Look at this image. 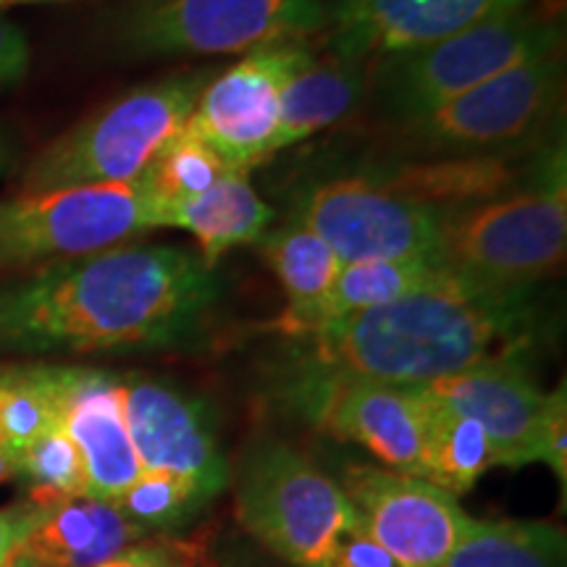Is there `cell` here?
<instances>
[{"label": "cell", "instance_id": "1", "mask_svg": "<svg viewBox=\"0 0 567 567\" xmlns=\"http://www.w3.org/2000/svg\"><path fill=\"white\" fill-rule=\"evenodd\" d=\"M221 297L200 252L126 243L0 281V354L182 350Z\"/></svg>", "mask_w": 567, "mask_h": 567}, {"label": "cell", "instance_id": "2", "mask_svg": "<svg viewBox=\"0 0 567 567\" xmlns=\"http://www.w3.org/2000/svg\"><path fill=\"white\" fill-rule=\"evenodd\" d=\"M536 313V284L502 287L444 268L402 300L300 337L292 375L429 384L486 360L526 354Z\"/></svg>", "mask_w": 567, "mask_h": 567}, {"label": "cell", "instance_id": "3", "mask_svg": "<svg viewBox=\"0 0 567 567\" xmlns=\"http://www.w3.org/2000/svg\"><path fill=\"white\" fill-rule=\"evenodd\" d=\"M565 172V142H551L513 193L442 213V266L502 287L538 284L555 271L567 250Z\"/></svg>", "mask_w": 567, "mask_h": 567}, {"label": "cell", "instance_id": "4", "mask_svg": "<svg viewBox=\"0 0 567 567\" xmlns=\"http://www.w3.org/2000/svg\"><path fill=\"white\" fill-rule=\"evenodd\" d=\"M210 74V69L172 74L105 103L34 155L21 174L19 193L140 179L161 147L187 124Z\"/></svg>", "mask_w": 567, "mask_h": 567}, {"label": "cell", "instance_id": "5", "mask_svg": "<svg viewBox=\"0 0 567 567\" xmlns=\"http://www.w3.org/2000/svg\"><path fill=\"white\" fill-rule=\"evenodd\" d=\"M559 48L563 27L555 19L530 9L505 13L431 45L373 61L375 103L389 118L408 124Z\"/></svg>", "mask_w": 567, "mask_h": 567}, {"label": "cell", "instance_id": "6", "mask_svg": "<svg viewBox=\"0 0 567 567\" xmlns=\"http://www.w3.org/2000/svg\"><path fill=\"white\" fill-rule=\"evenodd\" d=\"M234 515L255 542L295 567H318L339 536L363 528L342 486L274 439L255 444L239 465Z\"/></svg>", "mask_w": 567, "mask_h": 567}, {"label": "cell", "instance_id": "7", "mask_svg": "<svg viewBox=\"0 0 567 567\" xmlns=\"http://www.w3.org/2000/svg\"><path fill=\"white\" fill-rule=\"evenodd\" d=\"M151 229L153 205L142 179L19 193L0 200V271L103 252Z\"/></svg>", "mask_w": 567, "mask_h": 567}, {"label": "cell", "instance_id": "8", "mask_svg": "<svg viewBox=\"0 0 567 567\" xmlns=\"http://www.w3.org/2000/svg\"><path fill=\"white\" fill-rule=\"evenodd\" d=\"M323 30V0H134L118 40L140 59L234 55Z\"/></svg>", "mask_w": 567, "mask_h": 567}, {"label": "cell", "instance_id": "9", "mask_svg": "<svg viewBox=\"0 0 567 567\" xmlns=\"http://www.w3.org/2000/svg\"><path fill=\"white\" fill-rule=\"evenodd\" d=\"M342 264L431 260L442 266V213L389 193L371 176H339L300 189L292 216Z\"/></svg>", "mask_w": 567, "mask_h": 567}, {"label": "cell", "instance_id": "10", "mask_svg": "<svg viewBox=\"0 0 567 567\" xmlns=\"http://www.w3.org/2000/svg\"><path fill=\"white\" fill-rule=\"evenodd\" d=\"M565 84L563 55L534 59L494 76L442 109L400 124L423 155L494 153L520 147L555 113Z\"/></svg>", "mask_w": 567, "mask_h": 567}, {"label": "cell", "instance_id": "11", "mask_svg": "<svg viewBox=\"0 0 567 567\" xmlns=\"http://www.w3.org/2000/svg\"><path fill=\"white\" fill-rule=\"evenodd\" d=\"M316 61L305 40H284L245 53L234 66L205 82L187 130L216 151L231 172L250 174L266 163V147L279 122L281 92Z\"/></svg>", "mask_w": 567, "mask_h": 567}, {"label": "cell", "instance_id": "12", "mask_svg": "<svg viewBox=\"0 0 567 567\" xmlns=\"http://www.w3.org/2000/svg\"><path fill=\"white\" fill-rule=\"evenodd\" d=\"M287 394L326 434L360 444L386 471L423 478L425 405L415 386L292 375Z\"/></svg>", "mask_w": 567, "mask_h": 567}, {"label": "cell", "instance_id": "13", "mask_svg": "<svg viewBox=\"0 0 567 567\" xmlns=\"http://www.w3.org/2000/svg\"><path fill=\"white\" fill-rule=\"evenodd\" d=\"M339 486L365 534L402 567H442L473 520L457 496L381 465L350 463Z\"/></svg>", "mask_w": 567, "mask_h": 567}, {"label": "cell", "instance_id": "14", "mask_svg": "<svg viewBox=\"0 0 567 567\" xmlns=\"http://www.w3.org/2000/svg\"><path fill=\"white\" fill-rule=\"evenodd\" d=\"M122 386L126 429L142 471L176 473L216 499L229 486L231 471L208 402L151 375L132 373Z\"/></svg>", "mask_w": 567, "mask_h": 567}, {"label": "cell", "instance_id": "15", "mask_svg": "<svg viewBox=\"0 0 567 567\" xmlns=\"http://www.w3.org/2000/svg\"><path fill=\"white\" fill-rule=\"evenodd\" d=\"M528 6L530 0H323L321 32L337 61L363 66Z\"/></svg>", "mask_w": 567, "mask_h": 567}, {"label": "cell", "instance_id": "16", "mask_svg": "<svg viewBox=\"0 0 567 567\" xmlns=\"http://www.w3.org/2000/svg\"><path fill=\"white\" fill-rule=\"evenodd\" d=\"M415 389L436 405L476 421L492 444L496 465L536 463L547 394L530 375L526 354L486 360Z\"/></svg>", "mask_w": 567, "mask_h": 567}, {"label": "cell", "instance_id": "17", "mask_svg": "<svg viewBox=\"0 0 567 567\" xmlns=\"http://www.w3.org/2000/svg\"><path fill=\"white\" fill-rule=\"evenodd\" d=\"M45 365L61 429L82 455L87 496L113 502L142 473L124 415L122 379L80 365Z\"/></svg>", "mask_w": 567, "mask_h": 567}, {"label": "cell", "instance_id": "18", "mask_svg": "<svg viewBox=\"0 0 567 567\" xmlns=\"http://www.w3.org/2000/svg\"><path fill=\"white\" fill-rule=\"evenodd\" d=\"M544 147L494 153L425 155L421 161L396 163L392 168H375L371 176L389 193L405 197L423 208L452 213L502 197L534 176Z\"/></svg>", "mask_w": 567, "mask_h": 567}, {"label": "cell", "instance_id": "19", "mask_svg": "<svg viewBox=\"0 0 567 567\" xmlns=\"http://www.w3.org/2000/svg\"><path fill=\"white\" fill-rule=\"evenodd\" d=\"M142 538L113 502L76 496L48 509L6 567H97Z\"/></svg>", "mask_w": 567, "mask_h": 567}, {"label": "cell", "instance_id": "20", "mask_svg": "<svg viewBox=\"0 0 567 567\" xmlns=\"http://www.w3.org/2000/svg\"><path fill=\"white\" fill-rule=\"evenodd\" d=\"M153 224L193 234L205 266L216 268L234 247L255 245L271 229L274 208L255 193L250 174L229 172L200 195L155 208Z\"/></svg>", "mask_w": 567, "mask_h": 567}, {"label": "cell", "instance_id": "21", "mask_svg": "<svg viewBox=\"0 0 567 567\" xmlns=\"http://www.w3.org/2000/svg\"><path fill=\"white\" fill-rule=\"evenodd\" d=\"M255 245L287 295L281 329L292 337L310 334L318 310L344 264L313 229L297 218L271 226Z\"/></svg>", "mask_w": 567, "mask_h": 567}, {"label": "cell", "instance_id": "22", "mask_svg": "<svg viewBox=\"0 0 567 567\" xmlns=\"http://www.w3.org/2000/svg\"><path fill=\"white\" fill-rule=\"evenodd\" d=\"M363 66L337 59L313 61L295 74L281 92L279 122L266 147V161L344 118L363 95Z\"/></svg>", "mask_w": 567, "mask_h": 567}, {"label": "cell", "instance_id": "23", "mask_svg": "<svg viewBox=\"0 0 567 567\" xmlns=\"http://www.w3.org/2000/svg\"><path fill=\"white\" fill-rule=\"evenodd\" d=\"M421 400L425 405L423 481L452 496H463L478 484L488 467L496 465L492 444L476 421L436 405L423 394Z\"/></svg>", "mask_w": 567, "mask_h": 567}, {"label": "cell", "instance_id": "24", "mask_svg": "<svg viewBox=\"0 0 567 567\" xmlns=\"http://www.w3.org/2000/svg\"><path fill=\"white\" fill-rule=\"evenodd\" d=\"M442 271L444 266L431 264V260H360V264H344L329 297L318 310L310 334L337 321H344V318L402 300V297L413 295L425 284L439 279Z\"/></svg>", "mask_w": 567, "mask_h": 567}, {"label": "cell", "instance_id": "25", "mask_svg": "<svg viewBox=\"0 0 567 567\" xmlns=\"http://www.w3.org/2000/svg\"><path fill=\"white\" fill-rule=\"evenodd\" d=\"M442 567H565V534L549 523L471 520Z\"/></svg>", "mask_w": 567, "mask_h": 567}, {"label": "cell", "instance_id": "26", "mask_svg": "<svg viewBox=\"0 0 567 567\" xmlns=\"http://www.w3.org/2000/svg\"><path fill=\"white\" fill-rule=\"evenodd\" d=\"M231 168L218 155L208 142H203L187 124L174 134L161 153L151 161V166L142 172V184L151 195L153 213L163 205L187 200V197L200 195L205 189L221 182ZM155 226V224H153Z\"/></svg>", "mask_w": 567, "mask_h": 567}, {"label": "cell", "instance_id": "27", "mask_svg": "<svg viewBox=\"0 0 567 567\" xmlns=\"http://www.w3.org/2000/svg\"><path fill=\"white\" fill-rule=\"evenodd\" d=\"M210 502V496L189 478L166 471H142L113 505L142 534L158 536L187 528Z\"/></svg>", "mask_w": 567, "mask_h": 567}, {"label": "cell", "instance_id": "28", "mask_svg": "<svg viewBox=\"0 0 567 567\" xmlns=\"http://www.w3.org/2000/svg\"><path fill=\"white\" fill-rule=\"evenodd\" d=\"M59 425V405L48 386L45 365H0V446L19 455Z\"/></svg>", "mask_w": 567, "mask_h": 567}, {"label": "cell", "instance_id": "29", "mask_svg": "<svg viewBox=\"0 0 567 567\" xmlns=\"http://www.w3.org/2000/svg\"><path fill=\"white\" fill-rule=\"evenodd\" d=\"M17 478L24 481L30 488V502L42 509L87 496L82 455L61 425L19 452Z\"/></svg>", "mask_w": 567, "mask_h": 567}, {"label": "cell", "instance_id": "30", "mask_svg": "<svg viewBox=\"0 0 567 567\" xmlns=\"http://www.w3.org/2000/svg\"><path fill=\"white\" fill-rule=\"evenodd\" d=\"M97 567H216V557H213L210 534L197 530L187 538L174 534L145 536Z\"/></svg>", "mask_w": 567, "mask_h": 567}, {"label": "cell", "instance_id": "31", "mask_svg": "<svg viewBox=\"0 0 567 567\" xmlns=\"http://www.w3.org/2000/svg\"><path fill=\"white\" fill-rule=\"evenodd\" d=\"M536 463H547L551 473L567 481V394L565 384L547 394V408H544L542 434H538Z\"/></svg>", "mask_w": 567, "mask_h": 567}, {"label": "cell", "instance_id": "32", "mask_svg": "<svg viewBox=\"0 0 567 567\" xmlns=\"http://www.w3.org/2000/svg\"><path fill=\"white\" fill-rule=\"evenodd\" d=\"M318 567H402L384 547L365 534V528L347 530Z\"/></svg>", "mask_w": 567, "mask_h": 567}, {"label": "cell", "instance_id": "33", "mask_svg": "<svg viewBox=\"0 0 567 567\" xmlns=\"http://www.w3.org/2000/svg\"><path fill=\"white\" fill-rule=\"evenodd\" d=\"M45 515L48 509L38 507L30 499L0 509V567H6L19 544L45 520Z\"/></svg>", "mask_w": 567, "mask_h": 567}, {"label": "cell", "instance_id": "34", "mask_svg": "<svg viewBox=\"0 0 567 567\" xmlns=\"http://www.w3.org/2000/svg\"><path fill=\"white\" fill-rule=\"evenodd\" d=\"M30 66V45L24 32L9 19L0 17V84L19 82Z\"/></svg>", "mask_w": 567, "mask_h": 567}, {"label": "cell", "instance_id": "35", "mask_svg": "<svg viewBox=\"0 0 567 567\" xmlns=\"http://www.w3.org/2000/svg\"><path fill=\"white\" fill-rule=\"evenodd\" d=\"M17 478V455L0 446V484Z\"/></svg>", "mask_w": 567, "mask_h": 567}, {"label": "cell", "instance_id": "36", "mask_svg": "<svg viewBox=\"0 0 567 567\" xmlns=\"http://www.w3.org/2000/svg\"><path fill=\"white\" fill-rule=\"evenodd\" d=\"M11 161H13V145L11 140L0 132V174H6V168L11 166Z\"/></svg>", "mask_w": 567, "mask_h": 567}, {"label": "cell", "instance_id": "37", "mask_svg": "<svg viewBox=\"0 0 567 567\" xmlns=\"http://www.w3.org/2000/svg\"><path fill=\"white\" fill-rule=\"evenodd\" d=\"M24 3H55V0H0V9H9V6H24Z\"/></svg>", "mask_w": 567, "mask_h": 567}]
</instances>
